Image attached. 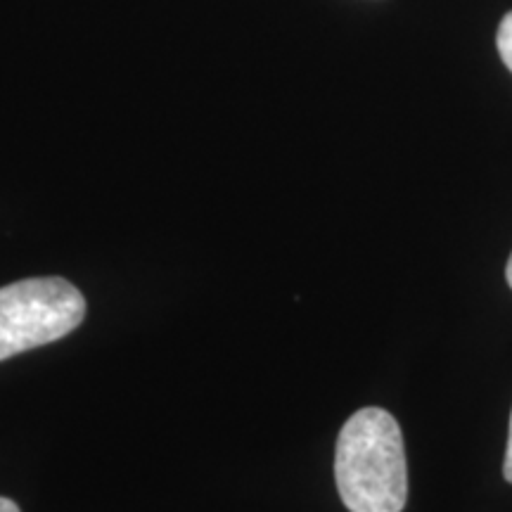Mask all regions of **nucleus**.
<instances>
[{
    "instance_id": "obj_4",
    "label": "nucleus",
    "mask_w": 512,
    "mask_h": 512,
    "mask_svg": "<svg viewBox=\"0 0 512 512\" xmlns=\"http://www.w3.org/2000/svg\"><path fill=\"white\" fill-rule=\"evenodd\" d=\"M503 475L512 484V415H510V432H508V448H505V463H503Z\"/></svg>"
},
{
    "instance_id": "obj_3",
    "label": "nucleus",
    "mask_w": 512,
    "mask_h": 512,
    "mask_svg": "<svg viewBox=\"0 0 512 512\" xmlns=\"http://www.w3.org/2000/svg\"><path fill=\"white\" fill-rule=\"evenodd\" d=\"M496 46H498V55L505 67L512 72V12L503 17L501 27H498V36H496Z\"/></svg>"
},
{
    "instance_id": "obj_6",
    "label": "nucleus",
    "mask_w": 512,
    "mask_h": 512,
    "mask_svg": "<svg viewBox=\"0 0 512 512\" xmlns=\"http://www.w3.org/2000/svg\"><path fill=\"white\" fill-rule=\"evenodd\" d=\"M505 278H508V285L512 287V254H510V261H508V268H505Z\"/></svg>"
},
{
    "instance_id": "obj_1",
    "label": "nucleus",
    "mask_w": 512,
    "mask_h": 512,
    "mask_svg": "<svg viewBox=\"0 0 512 512\" xmlns=\"http://www.w3.org/2000/svg\"><path fill=\"white\" fill-rule=\"evenodd\" d=\"M337 491L349 512H401L408 498L406 448L384 408H361L344 422L335 453Z\"/></svg>"
},
{
    "instance_id": "obj_5",
    "label": "nucleus",
    "mask_w": 512,
    "mask_h": 512,
    "mask_svg": "<svg viewBox=\"0 0 512 512\" xmlns=\"http://www.w3.org/2000/svg\"><path fill=\"white\" fill-rule=\"evenodd\" d=\"M0 512H19V508L10 498H0Z\"/></svg>"
},
{
    "instance_id": "obj_2",
    "label": "nucleus",
    "mask_w": 512,
    "mask_h": 512,
    "mask_svg": "<svg viewBox=\"0 0 512 512\" xmlns=\"http://www.w3.org/2000/svg\"><path fill=\"white\" fill-rule=\"evenodd\" d=\"M86 318V299L64 278H29L0 287V361L57 342Z\"/></svg>"
}]
</instances>
